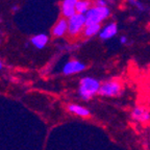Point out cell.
<instances>
[{
    "label": "cell",
    "mask_w": 150,
    "mask_h": 150,
    "mask_svg": "<svg viewBox=\"0 0 150 150\" xmlns=\"http://www.w3.org/2000/svg\"><path fill=\"white\" fill-rule=\"evenodd\" d=\"M2 68H3V64L1 62V59H0V70H2Z\"/></svg>",
    "instance_id": "obj_17"
},
{
    "label": "cell",
    "mask_w": 150,
    "mask_h": 150,
    "mask_svg": "<svg viewBox=\"0 0 150 150\" xmlns=\"http://www.w3.org/2000/svg\"><path fill=\"white\" fill-rule=\"evenodd\" d=\"M87 25H93V24H101L105 19L110 16V9L108 6H93L89 9V12L84 15Z\"/></svg>",
    "instance_id": "obj_2"
},
{
    "label": "cell",
    "mask_w": 150,
    "mask_h": 150,
    "mask_svg": "<svg viewBox=\"0 0 150 150\" xmlns=\"http://www.w3.org/2000/svg\"><path fill=\"white\" fill-rule=\"evenodd\" d=\"M131 119L139 123H145L150 120V112L146 108H141V106H136L132 108L130 112Z\"/></svg>",
    "instance_id": "obj_7"
},
{
    "label": "cell",
    "mask_w": 150,
    "mask_h": 150,
    "mask_svg": "<svg viewBox=\"0 0 150 150\" xmlns=\"http://www.w3.org/2000/svg\"><path fill=\"white\" fill-rule=\"evenodd\" d=\"M101 87V82L99 79L92 76H84L80 79L78 86V96L84 101H89L93 99L99 94Z\"/></svg>",
    "instance_id": "obj_1"
},
{
    "label": "cell",
    "mask_w": 150,
    "mask_h": 150,
    "mask_svg": "<svg viewBox=\"0 0 150 150\" xmlns=\"http://www.w3.org/2000/svg\"><path fill=\"white\" fill-rule=\"evenodd\" d=\"M122 93V84L117 79H108L101 82V87L99 90V95L102 97H112L120 96Z\"/></svg>",
    "instance_id": "obj_3"
},
{
    "label": "cell",
    "mask_w": 150,
    "mask_h": 150,
    "mask_svg": "<svg viewBox=\"0 0 150 150\" xmlns=\"http://www.w3.org/2000/svg\"><path fill=\"white\" fill-rule=\"evenodd\" d=\"M78 0H63L61 4L62 16L65 19H70L76 14V3Z\"/></svg>",
    "instance_id": "obj_6"
},
{
    "label": "cell",
    "mask_w": 150,
    "mask_h": 150,
    "mask_svg": "<svg viewBox=\"0 0 150 150\" xmlns=\"http://www.w3.org/2000/svg\"><path fill=\"white\" fill-rule=\"evenodd\" d=\"M106 1H108V2H114L115 0H106Z\"/></svg>",
    "instance_id": "obj_18"
},
{
    "label": "cell",
    "mask_w": 150,
    "mask_h": 150,
    "mask_svg": "<svg viewBox=\"0 0 150 150\" xmlns=\"http://www.w3.org/2000/svg\"><path fill=\"white\" fill-rule=\"evenodd\" d=\"M108 2L106 0H95V1H94V5H95V6L104 7V6H108Z\"/></svg>",
    "instance_id": "obj_15"
},
{
    "label": "cell",
    "mask_w": 150,
    "mask_h": 150,
    "mask_svg": "<svg viewBox=\"0 0 150 150\" xmlns=\"http://www.w3.org/2000/svg\"><path fill=\"white\" fill-rule=\"evenodd\" d=\"M101 24H93V25H86L82 35L84 38H93L96 35H99L101 30Z\"/></svg>",
    "instance_id": "obj_12"
},
{
    "label": "cell",
    "mask_w": 150,
    "mask_h": 150,
    "mask_svg": "<svg viewBox=\"0 0 150 150\" xmlns=\"http://www.w3.org/2000/svg\"><path fill=\"white\" fill-rule=\"evenodd\" d=\"M92 7L91 2L90 0H78L77 3H76V13L77 14L86 15L89 9Z\"/></svg>",
    "instance_id": "obj_13"
},
{
    "label": "cell",
    "mask_w": 150,
    "mask_h": 150,
    "mask_svg": "<svg viewBox=\"0 0 150 150\" xmlns=\"http://www.w3.org/2000/svg\"><path fill=\"white\" fill-rule=\"evenodd\" d=\"M119 41H120V44H122V45L127 44V42H128L126 35H121V37H120V39H119Z\"/></svg>",
    "instance_id": "obj_16"
},
{
    "label": "cell",
    "mask_w": 150,
    "mask_h": 150,
    "mask_svg": "<svg viewBox=\"0 0 150 150\" xmlns=\"http://www.w3.org/2000/svg\"><path fill=\"white\" fill-rule=\"evenodd\" d=\"M87 69V65L84 63L77 59H72L69 61L63 66L62 69V73L64 75H72V74H77Z\"/></svg>",
    "instance_id": "obj_5"
},
{
    "label": "cell",
    "mask_w": 150,
    "mask_h": 150,
    "mask_svg": "<svg viewBox=\"0 0 150 150\" xmlns=\"http://www.w3.org/2000/svg\"><path fill=\"white\" fill-rule=\"evenodd\" d=\"M118 33V25L115 22H110V23L104 25L101 28L100 33H99V38L101 40L105 41L110 40L112 38H114Z\"/></svg>",
    "instance_id": "obj_9"
},
{
    "label": "cell",
    "mask_w": 150,
    "mask_h": 150,
    "mask_svg": "<svg viewBox=\"0 0 150 150\" xmlns=\"http://www.w3.org/2000/svg\"><path fill=\"white\" fill-rule=\"evenodd\" d=\"M86 25H87L86 16L76 13L74 16L68 19V35L72 38L77 37L83 31Z\"/></svg>",
    "instance_id": "obj_4"
},
{
    "label": "cell",
    "mask_w": 150,
    "mask_h": 150,
    "mask_svg": "<svg viewBox=\"0 0 150 150\" xmlns=\"http://www.w3.org/2000/svg\"><path fill=\"white\" fill-rule=\"evenodd\" d=\"M127 1H128L131 5H134L137 8H139L140 11H144V9H145V6H144V4L141 2L140 0H127Z\"/></svg>",
    "instance_id": "obj_14"
},
{
    "label": "cell",
    "mask_w": 150,
    "mask_h": 150,
    "mask_svg": "<svg viewBox=\"0 0 150 150\" xmlns=\"http://www.w3.org/2000/svg\"><path fill=\"white\" fill-rule=\"evenodd\" d=\"M49 42V37L45 33H39V35H33L30 39V43L33 46H35L37 49H43L45 48Z\"/></svg>",
    "instance_id": "obj_10"
},
{
    "label": "cell",
    "mask_w": 150,
    "mask_h": 150,
    "mask_svg": "<svg viewBox=\"0 0 150 150\" xmlns=\"http://www.w3.org/2000/svg\"><path fill=\"white\" fill-rule=\"evenodd\" d=\"M68 110L72 114L76 116H79V117H89L91 112L88 110L87 108H84L79 104H76V103H72V104H69L68 105Z\"/></svg>",
    "instance_id": "obj_11"
},
{
    "label": "cell",
    "mask_w": 150,
    "mask_h": 150,
    "mask_svg": "<svg viewBox=\"0 0 150 150\" xmlns=\"http://www.w3.org/2000/svg\"><path fill=\"white\" fill-rule=\"evenodd\" d=\"M51 33L54 38H62L68 35V20L65 18L59 19L52 27Z\"/></svg>",
    "instance_id": "obj_8"
}]
</instances>
